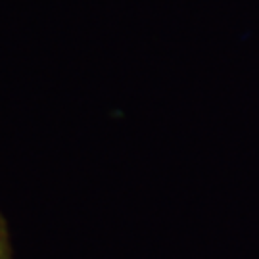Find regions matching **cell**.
<instances>
[{"mask_svg":"<svg viewBox=\"0 0 259 259\" xmlns=\"http://www.w3.org/2000/svg\"><path fill=\"white\" fill-rule=\"evenodd\" d=\"M0 259H14L12 257V244H10L8 225L6 219L0 213Z\"/></svg>","mask_w":259,"mask_h":259,"instance_id":"obj_1","label":"cell"}]
</instances>
